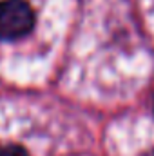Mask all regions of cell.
I'll list each match as a JSON object with an SVG mask.
<instances>
[{
    "label": "cell",
    "instance_id": "6da1fadb",
    "mask_svg": "<svg viewBox=\"0 0 154 156\" xmlns=\"http://www.w3.org/2000/svg\"><path fill=\"white\" fill-rule=\"evenodd\" d=\"M33 27L35 13L26 0H0V38H24Z\"/></svg>",
    "mask_w": 154,
    "mask_h": 156
},
{
    "label": "cell",
    "instance_id": "7a4b0ae2",
    "mask_svg": "<svg viewBox=\"0 0 154 156\" xmlns=\"http://www.w3.org/2000/svg\"><path fill=\"white\" fill-rule=\"evenodd\" d=\"M0 156H27V153L20 145L7 144V145H0Z\"/></svg>",
    "mask_w": 154,
    "mask_h": 156
},
{
    "label": "cell",
    "instance_id": "3957f363",
    "mask_svg": "<svg viewBox=\"0 0 154 156\" xmlns=\"http://www.w3.org/2000/svg\"><path fill=\"white\" fill-rule=\"evenodd\" d=\"M142 156H154V149H151V151H147V153H143Z\"/></svg>",
    "mask_w": 154,
    "mask_h": 156
},
{
    "label": "cell",
    "instance_id": "277c9868",
    "mask_svg": "<svg viewBox=\"0 0 154 156\" xmlns=\"http://www.w3.org/2000/svg\"><path fill=\"white\" fill-rule=\"evenodd\" d=\"M152 105H154V104H152Z\"/></svg>",
    "mask_w": 154,
    "mask_h": 156
}]
</instances>
